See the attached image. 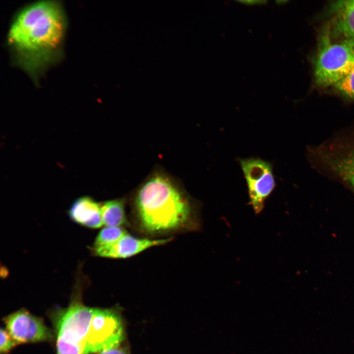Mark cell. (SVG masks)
Segmentation results:
<instances>
[{"instance_id": "11", "label": "cell", "mask_w": 354, "mask_h": 354, "mask_svg": "<svg viewBox=\"0 0 354 354\" xmlns=\"http://www.w3.org/2000/svg\"><path fill=\"white\" fill-rule=\"evenodd\" d=\"M71 219L89 228L97 229L103 225L101 205L89 197L77 199L69 210Z\"/></svg>"}, {"instance_id": "1", "label": "cell", "mask_w": 354, "mask_h": 354, "mask_svg": "<svg viewBox=\"0 0 354 354\" xmlns=\"http://www.w3.org/2000/svg\"><path fill=\"white\" fill-rule=\"evenodd\" d=\"M67 17L58 0H41L20 8L13 16L6 38L12 64L36 85L64 56Z\"/></svg>"}, {"instance_id": "6", "label": "cell", "mask_w": 354, "mask_h": 354, "mask_svg": "<svg viewBox=\"0 0 354 354\" xmlns=\"http://www.w3.org/2000/svg\"><path fill=\"white\" fill-rule=\"evenodd\" d=\"M237 161L246 181L249 204L258 215L263 210L266 201L276 187L273 165L255 157L238 158Z\"/></svg>"}, {"instance_id": "12", "label": "cell", "mask_w": 354, "mask_h": 354, "mask_svg": "<svg viewBox=\"0 0 354 354\" xmlns=\"http://www.w3.org/2000/svg\"><path fill=\"white\" fill-rule=\"evenodd\" d=\"M103 225L121 227L126 221L124 203L122 200H114L101 205Z\"/></svg>"}, {"instance_id": "4", "label": "cell", "mask_w": 354, "mask_h": 354, "mask_svg": "<svg viewBox=\"0 0 354 354\" xmlns=\"http://www.w3.org/2000/svg\"><path fill=\"white\" fill-rule=\"evenodd\" d=\"M312 161L354 191V131L312 148Z\"/></svg>"}, {"instance_id": "9", "label": "cell", "mask_w": 354, "mask_h": 354, "mask_svg": "<svg viewBox=\"0 0 354 354\" xmlns=\"http://www.w3.org/2000/svg\"><path fill=\"white\" fill-rule=\"evenodd\" d=\"M171 238L151 239L138 238L126 233L118 241L109 246L93 248L94 254L110 258H126L136 255L150 247L165 244Z\"/></svg>"}, {"instance_id": "2", "label": "cell", "mask_w": 354, "mask_h": 354, "mask_svg": "<svg viewBox=\"0 0 354 354\" xmlns=\"http://www.w3.org/2000/svg\"><path fill=\"white\" fill-rule=\"evenodd\" d=\"M135 206L140 227L149 234L200 228L195 207L165 177H155L144 184L137 195Z\"/></svg>"}, {"instance_id": "5", "label": "cell", "mask_w": 354, "mask_h": 354, "mask_svg": "<svg viewBox=\"0 0 354 354\" xmlns=\"http://www.w3.org/2000/svg\"><path fill=\"white\" fill-rule=\"evenodd\" d=\"M94 309L77 303L63 313L57 324V354H84Z\"/></svg>"}, {"instance_id": "14", "label": "cell", "mask_w": 354, "mask_h": 354, "mask_svg": "<svg viewBox=\"0 0 354 354\" xmlns=\"http://www.w3.org/2000/svg\"><path fill=\"white\" fill-rule=\"evenodd\" d=\"M333 87L343 96L354 99V68Z\"/></svg>"}, {"instance_id": "13", "label": "cell", "mask_w": 354, "mask_h": 354, "mask_svg": "<svg viewBox=\"0 0 354 354\" xmlns=\"http://www.w3.org/2000/svg\"><path fill=\"white\" fill-rule=\"evenodd\" d=\"M127 232L121 227H106L98 233L93 248L109 246L118 241Z\"/></svg>"}, {"instance_id": "16", "label": "cell", "mask_w": 354, "mask_h": 354, "mask_svg": "<svg viewBox=\"0 0 354 354\" xmlns=\"http://www.w3.org/2000/svg\"><path fill=\"white\" fill-rule=\"evenodd\" d=\"M99 354H127L123 349L118 347L110 349L100 352Z\"/></svg>"}, {"instance_id": "15", "label": "cell", "mask_w": 354, "mask_h": 354, "mask_svg": "<svg viewBox=\"0 0 354 354\" xmlns=\"http://www.w3.org/2000/svg\"><path fill=\"white\" fill-rule=\"evenodd\" d=\"M16 343L8 331L1 328L0 332V352L1 354L7 353L16 345Z\"/></svg>"}, {"instance_id": "10", "label": "cell", "mask_w": 354, "mask_h": 354, "mask_svg": "<svg viewBox=\"0 0 354 354\" xmlns=\"http://www.w3.org/2000/svg\"><path fill=\"white\" fill-rule=\"evenodd\" d=\"M331 34L354 44V0H337L329 7Z\"/></svg>"}, {"instance_id": "8", "label": "cell", "mask_w": 354, "mask_h": 354, "mask_svg": "<svg viewBox=\"0 0 354 354\" xmlns=\"http://www.w3.org/2000/svg\"><path fill=\"white\" fill-rule=\"evenodd\" d=\"M7 331L17 343L48 340L51 333L42 321L28 312L20 310L5 320Z\"/></svg>"}, {"instance_id": "3", "label": "cell", "mask_w": 354, "mask_h": 354, "mask_svg": "<svg viewBox=\"0 0 354 354\" xmlns=\"http://www.w3.org/2000/svg\"><path fill=\"white\" fill-rule=\"evenodd\" d=\"M354 68V44L340 38L333 39L329 26L321 34L315 62L314 76L321 87L334 86Z\"/></svg>"}, {"instance_id": "7", "label": "cell", "mask_w": 354, "mask_h": 354, "mask_svg": "<svg viewBox=\"0 0 354 354\" xmlns=\"http://www.w3.org/2000/svg\"><path fill=\"white\" fill-rule=\"evenodd\" d=\"M123 335L122 323L117 314L109 310L94 308L85 341L84 354L118 347Z\"/></svg>"}]
</instances>
